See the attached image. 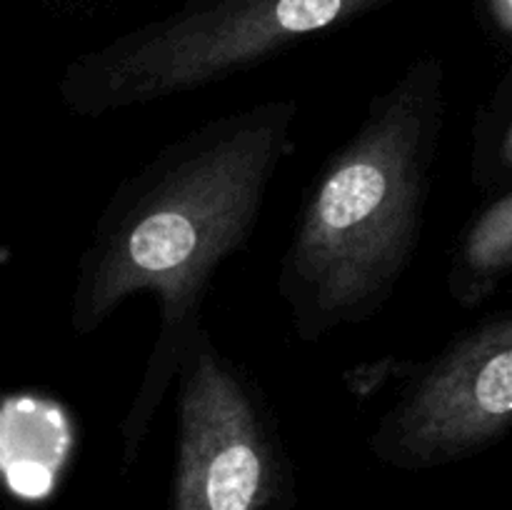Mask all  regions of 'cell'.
Here are the masks:
<instances>
[{"instance_id":"obj_1","label":"cell","mask_w":512,"mask_h":510,"mask_svg":"<svg viewBox=\"0 0 512 510\" xmlns=\"http://www.w3.org/2000/svg\"><path fill=\"white\" fill-rule=\"evenodd\" d=\"M298 115V100L283 95L203 120L125 175L90 228L70 288V330L78 338L98 333L140 295L158 308L153 345L120 423L125 465L143 453L220 268L258 230L295 148Z\"/></svg>"},{"instance_id":"obj_2","label":"cell","mask_w":512,"mask_h":510,"mask_svg":"<svg viewBox=\"0 0 512 510\" xmlns=\"http://www.w3.org/2000/svg\"><path fill=\"white\" fill-rule=\"evenodd\" d=\"M448 108L443 60H415L313 175L278 268L295 338L320 343L395 298L423 243Z\"/></svg>"},{"instance_id":"obj_3","label":"cell","mask_w":512,"mask_h":510,"mask_svg":"<svg viewBox=\"0 0 512 510\" xmlns=\"http://www.w3.org/2000/svg\"><path fill=\"white\" fill-rule=\"evenodd\" d=\"M378 3L383 0L195 3L185 13L75 58L55 90L75 118H108L210 88Z\"/></svg>"},{"instance_id":"obj_4","label":"cell","mask_w":512,"mask_h":510,"mask_svg":"<svg viewBox=\"0 0 512 510\" xmlns=\"http://www.w3.org/2000/svg\"><path fill=\"white\" fill-rule=\"evenodd\" d=\"M170 510H293L295 468L253 373L200 325L175 373Z\"/></svg>"},{"instance_id":"obj_5","label":"cell","mask_w":512,"mask_h":510,"mask_svg":"<svg viewBox=\"0 0 512 510\" xmlns=\"http://www.w3.org/2000/svg\"><path fill=\"white\" fill-rule=\"evenodd\" d=\"M400 388L368 435L375 460L430 470L475 458L512 428V313L483 315L425 360H398Z\"/></svg>"},{"instance_id":"obj_6","label":"cell","mask_w":512,"mask_h":510,"mask_svg":"<svg viewBox=\"0 0 512 510\" xmlns=\"http://www.w3.org/2000/svg\"><path fill=\"white\" fill-rule=\"evenodd\" d=\"M512 270V190L483 198L465 220L448 268V293L460 308H480Z\"/></svg>"},{"instance_id":"obj_7","label":"cell","mask_w":512,"mask_h":510,"mask_svg":"<svg viewBox=\"0 0 512 510\" xmlns=\"http://www.w3.org/2000/svg\"><path fill=\"white\" fill-rule=\"evenodd\" d=\"M470 180L483 198L512 190V73L500 75L473 120Z\"/></svg>"},{"instance_id":"obj_8","label":"cell","mask_w":512,"mask_h":510,"mask_svg":"<svg viewBox=\"0 0 512 510\" xmlns=\"http://www.w3.org/2000/svg\"><path fill=\"white\" fill-rule=\"evenodd\" d=\"M493 33L500 40L512 38V0H483Z\"/></svg>"}]
</instances>
